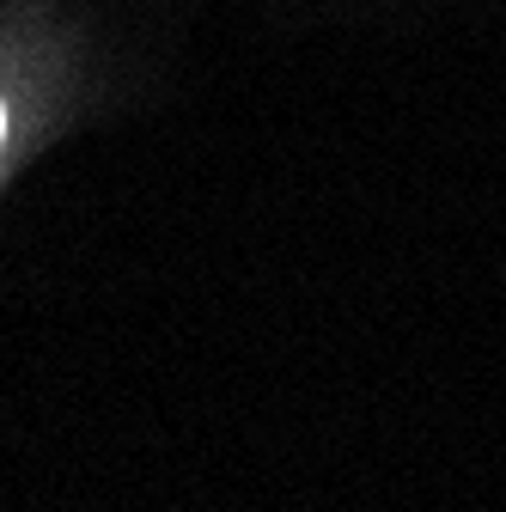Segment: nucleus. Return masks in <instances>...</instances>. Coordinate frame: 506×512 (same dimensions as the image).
Returning a JSON list of instances; mask_svg holds the SVG:
<instances>
[{
    "label": "nucleus",
    "instance_id": "nucleus-1",
    "mask_svg": "<svg viewBox=\"0 0 506 512\" xmlns=\"http://www.w3.org/2000/svg\"><path fill=\"white\" fill-rule=\"evenodd\" d=\"M0 135H7V116H0Z\"/></svg>",
    "mask_w": 506,
    "mask_h": 512
}]
</instances>
